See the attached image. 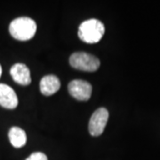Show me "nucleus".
<instances>
[{
  "label": "nucleus",
  "mask_w": 160,
  "mask_h": 160,
  "mask_svg": "<svg viewBox=\"0 0 160 160\" xmlns=\"http://www.w3.org/2000/svg\"><path fill=\"white\" fill-rule=\"evenodd\" d=\"M18 96L11 86L0 84V106L8 109H15L18 106Z\"/></svg>",
  "instance_id": "6"
},
{
  "label": "nucleus",
  "mask_w": 160,
  "mask_h": 160,
  "mask_svg": "<svg viewBox=\"0 0 160 160\" xmlns=\"http://www.w3.org/2000/svg\"><path fill=\"white\" fill-rule=\"evenodd\" d=\"M12 79L19 85L28 86L31 82L30 71L29 68L23 63H16L10 69Z\"/></svg>",
  "instance_id": "7"
},
{
  "label": "nucleus",
  "mask_w": 160,
  "mask_h": 160,
  "mask_svg": "<svg viewBox=\"0 0 160 160\" xmlns=\"http://www.w3.org/2000/svg\"><path fill=\"white\" fill-rule=\"evenodd\" d=\"M109 120V111L105 108H99L92 115L88 130L92 136H100L106 127Z\"/></svg>",
  "instance_id": "4"
},
{
  "label": "nucleus",
  "mask_w": 160,
  "mask_h": 160,
  "mask_svg": "<svg viewBox=\"0 0 160 160\" xmlns=\"http://www.w3.org/2000/svg\"><path fill=\"white\" fill-rule=\"evenodd\" d=\"M26 160H48L47 156L43 152H34L27 158Z\"/></svg>",
  "instance_id": "10"
},
{
  "label": "nucleus",
  "mask_w": 160,
  "mask_h": 160,
  "mask_svg": "<svg viewBox=\"0 0 160 160\" xmlns=\"http://www.w3.org/2000/svg\"><path fill=\"white\" fill-rule=\"evenodd\" d=\"M9 140L14 148H22L27 142V135L24 130L18 126L12 127L8 133Z\"/></svg>",
  "instance_id": "9"
},
{
  "label": "nucleus",
  "mask_w": 160,
  "mask_h": 160,
  "mask_svg": "<svg viewBox=\"0 0 160 160\" xmlns=\"http://www.w3.org/2000/svg\"><path fill=\"white\" fill-rule=\"evenodd\" d=\"M68 90L70 95L75 99L86 102L88 101L92 95V87L90 83L81 79L72 80L68 86Z\"/></svg>",
  "instance_id": "5"
},
{
  "label": "nucleus",
  "mask_w": 160,
  "mask_h": 160,
  "mask_svg": "<svg viewBox=\"0 0 160 160\" xmlns=\"http://www.w3.org/2000/svg\"><path fill=\"white\" fill-rule=\"evenodd\" d=\"M105 33L103 23L97 19H90L80 24L78 37L87 44H95L102 38Z\"/></svg>",
  "instance_id": "2"
},
{
  "label": "nucleus",
  "mask_w": 160,
  "mask_h": 160,
  "mask_svg": "<svg viewBox=\"0 0 160 160\" xmlns=\"http://www.w3.org/2000/svg\"><path fill=\"white\" fill-rule=\"evenodd\" d=\"M69 64L74 69L83 71H96L100 67V60L96 56L85 52H74L69 57Z\"/></svg>",
  "instance_id": "3"
},
{
  "label": "nucleus",
  "mask_w": 160,
  "mask_h": 160,
  "mask_svg": "<svg viewBox=\"0 0 160 160\" xmlns=\"http://www.w3.org/2000/svg\"><path fill=\"white\" fill-rule=\"evenodd\" d=\"M61 87V82L56 76L47 75L45 76L40 81V91L46 95L50 96L59 91Z\"/></svg>",
  "instance_id": "8"
},
{
  "label": "nucleus",
  "mask_w": 160,
  "mask_h": 160,
  "mask_svg": "<svg viewBox=\"0 0 160 160\" xmlns=\"http://www.w3.org/2000/svg\"><path fill=\"white\" fill-rule=\"evenodd\" d=\"M11 36L20 41L31 39L37 32V23L29 17H19L13 20L9 26Z\"/></svg>",
  "instance_id": "1"
},
{
  "label": "nucleus",
  "mask_w": 160,
  "mask_h": 160,
  "mask_svg": "<svg viewBox=\"0 0 160 160\" xmlns=\"http://www.w3.org/2000/svg\"><path fill=\"white\" fill-rule=\"evenodd\" d=\"M1 74H2V68H1V65H0V77H1Z\"/></svg>",
  "instance_id": "11"
}]
</instances>
